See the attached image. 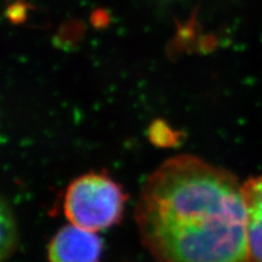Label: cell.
<instances>
[{
    "instance_id": "cell-6",
    "label": "cell",
    "mask_w": 262,
    "mask_h": 262,
    "mask_svg": "<svg viewBox=\"0 0 262 262\" xmlns=\"http://www.w3.org/2000/svg\"><path fill=\"white\" fill-rule=\"evenodd\" d=\"M150 140L159 146H171L178 142V134L162 120L154 121L149 128Z\"/></svg>"
},
{
    "instance_id": "cell-7",
    "label": "cell",
    "mask_w": 262,
    "mask_h": 262,
    "mask_svg": "<svg viewBox=\"0 0 262 262\" xmlns=\"http://www.w3.org/2000/svg\"><path fill=\"white\" fill-rule=\"evenodd\" d=\"M26 14H27V6L20 3H16L10 6L7 10L8 19L12 21L13 23H21L24 19H26Z\"/></svg>"
},
{
    "instance_id": "cell-8",
    "label": "cell",
    "mask_w": 262,
    "mask_h": 262,
    "mask_svg": "<svg viewBox=\"0 0 262 262\" xmlns=\"http://www.w3.org/2000/svg\"><path fill=\"white\" fill-rule=\"evenodd\" d=\"M106 20H107V18H106L104 12H101V11L95 12L94 18H93V22L95 26H104Z\"/></svg>"
},
{
    "instance_id": "cell-1",
    "label": "cell",
    "mask_w": 262,
    "mask_h": 262,
    "mask_svg": "<svg viewBox=\"0 0 262 262\" xmlns=\"http://www.w3.org/2000/svg\"><path fill=\"white\" fill-rule=\"evenodd\" d=\"M143 245L157 262H245L243 186L228 170L192 155L164 162L136 207Z\"/></svg>"
},
{
    "instance_id": "cell-2",
    "label": "cell",
    "mask_w": 262,
    "mask_h": 262,
    "mask_svg": "<svg viewBox=\"0 0 262 262\" xmlns=\"http://www.w3.org/2000/svg\"><path fill=\"white\" fill-rule=\"evenodd\" d=\"M125 202L126 195L119 184L105 174L90 173L69 185L63 209L71 224L98 232L118 222Z\"/></svg>"
},
{
    "instance_id": "cell-4",
    "label": "cell",
    "mask_w": 262,
    "mask_h": 262,
    "mask_svg": "<svg viewBox=\"0 0 262 262\" xmlns=\"http://www.w3.org/2000/svg\"><path fill=\"white\" fill-rule=\"evenodd\" d=\"M243 194L247 242L245 262H262V176L249 178L243 185Z\"/></svg>"
},
{
    "instance_id": "cell-5",
    "label": "cell",
    "mask_w": 262,
    "mask_h": 262,
    "mask_svg": "<svg viewBox=\"0 0 262 262\" xmlns=\"http://www.w3.org/2000/svg\"><path fill=\"white\" fill-rule=\"evenodd\" d=\"M0 225H2V242H0V258L2 261L10 259L18 247V226L10 203L2 200L0 207Z\"/></svg>"
},
{
    "instance_id": "cell-3",
    "label": "cell",
    "mask_w": 262,
    "mask_h": 262,
    "mask_svg": "<svg viewBox=\"0 0 262 262\" xmlns=\"http://www.w3.org/2000/svg\"><path fill=\"white\" fill-rule=\"evenodd\" d=\"M103 244L95 232L76 225L61 228L48 247L49 262H98Z\"/></svg>"
}]
</instances>
